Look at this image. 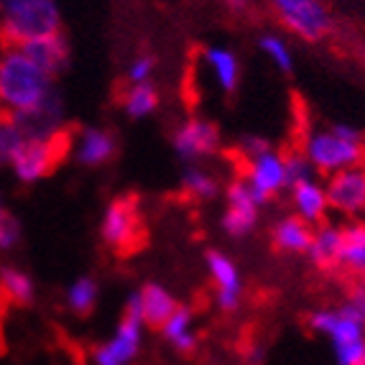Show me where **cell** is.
I'll return each mask as SVG.
<instances>
[{
    "label": "cell",
    "instance_id": "8992f818",
    "mask_svg": "<svg viewBox=\"0 0 365 365\" xmlns=\"http://www.w3.org/2000/svg\"><path fill=\"white\" fill-rule=\"evenodd\" d=\"M74 146V128L61 125L46 138H29L19 156L13 158V171L24 184H34L38 179L51 177L64 161Z\"/></svg>",
    "mask_w": 365,
    "mask_h": 365
},
{
    "label": "cell",
    "instance_id": "d590c367",
    "mask_svg": "<svg viewBox=\"0 0 365 365\" xmlns=\"http://www.w3.org/2000/svg\"><path fill=\"white\" fill-rule=\"evenodd\" d=\"M0 210H3V200H0Z\"/></svg>",
    "mask_w": 365,
    "mask_h": 365
},
{
    "label": "cell",
    "instance_id": "2e32d148",
    "mask_svg": "<svg viewBox=\"0 0 365 365\" xmlns=\"http://www.w3.org/2000/svg\"><path fill=\"white\" fill-rule=\"evenodd\" d=\"M292 202L294 210L302 220H307L309 225H324L329 212V200L322 184H317L314 179L304 184H297L292 189Z\"/></svg>",
    "mask_w": 365,
    "mask_h": 365
},
{
    "label": "cell",
    "instance_id": "ba28073f",
    "mask_svg": "<svg viewBox=\"0 0 365 365\" xmlns=\"http://www.w3.org/2000/svg\"><path fill=\"white\" fill-rule=\"evenodd\" d=\"M140 322H143V302L140 292L130 294L123 309L120 324L113 340L103 342L92 350V363L95 365H128L138 355L140 347Z\"/></svg>",
    "mask_w": 365,
    "mask_h": 365
},
{
    "label": "cell",
    "instance_id": "d4e9b609",
    "mask_svg": "<svg viewBox=\"0 0 365 365\" xmlns=\"http://www.w3.org/2000/svg\"><path fill=\"white\" fill-rule=\"evenodd\" d=\"M281 158H284V171H287V187L294 189L297 184H304V182H312L314 179L317 171L312 169L309 158L307 153L302 151V146H287L281 148Z\"/></svg>",
    "mask_w": 365,
    "mask_h": 365
},
{
    "label": "cell",
    "instance_id": "ffe728a7",
    "mask_svg": "<svg viewBox=\"0 0 365 365\" xmlns=\"http://www.w3.org/2000/svg\"><path fill=\"white\" fill-rule=\"evenodd\" d=\"M161 335L166 342L174 345V350L182 355H192L197 350V335L192 332V309L184 304L177 307V312L166 319L161 327Z\"/></svg>",
    "mask_w": 365,
    "mask_h": 365
},
{
    "label": "cell",
    "instance_id": "8fae6325",
    "mask_svg": "<svg viewBox=\"0 0 365 365\" xmlns=\"http://www.w3.org/2000/svg\"><path fill=\"white\" fill-rule=\"evenodd\" d=\"M205 261H207V271L212 276L215 292H217L215 294L217 307L222 312H235L240 307V294H243V284H240L235 263L222 250H207Z\"/></svg>",
    "mask_w": 365,
    "mask_h": 365
},
{
    "label": "cell",
    "instance_id": "f1b7e54d",
    "mask_svg": "<svg viewBox=\"0 0 365 365\" xmlns=\"http://www.w3.org/2000/svg\"><path fill=\"white\" fill-rule=\"evenodd\" d=\"M261 49L268 54V59L274 61L276 67L281 69L284 74H292L294 69V56H292V49H289V43L284 41V38L274 36V34H266V36H261Z\"/></svg>",
    "mask_w": 365,
    "mask_h": 365
},
{
    "label": "cell",
    "instance_id": "836d02e7",
    "mask_svg": "<svg viewBox=\"0 0 365 365\" xmlns=\"http://www.w3.org/2000/svg\"><path fill=\"white\" fill-rule=\"evenodd\" d=\"M6 299H3V294H0V353L6 350V337H3V322H6Z\"/></svg>",
    "mask_w": 365,
    "mask_h": 365
},
{
    "label": "cell",
    "instance_id": "30bf717a",
    "mask_svg": "<svg viewBox=\"0 0 365 365\" xmlns=\"http://www.w3.org/2000/svg\"><path fill=\"white\" fill-rule=\"evenodd\" d=\"M220 143H222V138H220L217 123L200 120V118L187 120L174 135V148H177L182 161H197V158L212 156V153L220 151Z\"/></svg>",
    "mask_w": 365,
    "mask_h": 365
},
{
    "label": "cell",
    "instance_id": "83f0119b",
    "mask_svg": "<svg viewBox=\"0 0 365 365\" xmlns=\"http://www.w3.org/2000/svg\"><path fill=\"white\" fill-rule=\"evenodd\" d=\"M220 225H222V230H225L230 237H243L258 225V212L256 210L227 207L225 215H222V220H220Z\"/></svg>",
    "mask_w": 365,
    "mask_h": 365
},
{
    "label": "cell",
    "instance_id": "9c48e42d",
    "mask_svg": "<svg viewBox=\"0 0 365 365\" xmlns=\"http://www.w3.org/2000/svg\"><path fill=\"white\" fill-rule=\"evenodd\" d=\"M324 192H327L329 210H335L345 217L365 212V164L329 174Z\"/></svg>",
    "mask_w": 365,
    "mask_h": 365
},
{
    "label": "cell",
    "instance_id": "d6986e66",
    "mask_svg": "<svg viewBox=\"0 0 365 365\" xmlns=\"http://www.w3.org/2000/svg\"><path fill=\"white\" fill-rule=\"evenodd\" d=\"M140 302H143V322L151 329H161L174 312H177V299L171 297L164 287L146 284L140 289Z\"/></svg>",
    "mask_w": 365,
    "mask_h": 365
},
{
    "label": "cell",
    "instance_id": "5bb4252c",
    "mask_svg": "<svg viewBox=\"0 0 365 365\" xmlns=\"http://www.w3.org/2000/svg\"><path fill=\"white\" fill-rule=\"evenodd\" d=\"M314 230L307 220H302L299 215H289V217L279 220L271 230V245L276 253L284 256H304L312 245Z\"/></svg>",
    "mask_w": 365,
    "mask_h": 365
},
{
    "label": "cell",
    "instance_id": "9a60e30c",
    "mask_svg": "<svg viewBox=\"0 0 365 365\" xmlns=\"http://www.w3.org/2000/svg\"><path fill=\"white\" fill-rule=\"evenodd\" d=\"M340 250H342V227L337 225H319L312 237V245L307 250L312 266L319 268L322 274H340Z\"/></svg>",
    "mask_w": 365,
    "mask_h": 365
},
{
    "label": "cell",
    "instance_id": "7402d4cb",
    "mask_svg": "<svg viewBox=\"0 0 365 365\" xmlns=\"http://www.w3.org/2000/svg\"><path fill=\"white\" fill-rule=\"evenodd\" d=\"M0 294L13 307H31L34 304V281L19 268L3 266L0 268Z\"/></svg>",
    "mask_w": 365,
    "mask_h": 365
},
{
    "label": "cell",
    "instance_id": "4fadbf2b",
    "mask_svg": "<svg viewBox=\"0 0 365 365\" xmlns=\"http://www.w3.org/2000/svg\"><path fill=\"white\" fill-rule=\"evenodd\" d=\"M19 51H24L38 69L49 74L51 79L59 77L69 69V61H72V46H69V38L64 34H54V36L36 38V41L24 43Z\"/></svg>",
    "mask_w": 365,
    "mask_h": 365
},
{
    "label": "cell",
    "instance_id": "6da1fadb",
    "mask_svg": "<svg viewBox=\"0 0 365 365\" xmlns=\"http://www.w3.org/2000/svg\"><path fill=\"white\" fill-rule=\"evenodd\" d=\"M54 85L24 51L8 49L0 54V108L11 113L36 108L49 98Z\"/></svg>",
    "mask_w": 365,
    "mask_h": 365
},
{
    "label": "cell",
    "instance_id": "5b68a950",
    "mask_svg": "<svg viewBox=\"0 0 365 365\" xmlns=\"http://www.w3.org/2000/svg\"><path fill=\"white\" fill-rule=\"evenodd\" d=\"M307 327L329 337L337 365H363L365 324L345 304L335 307V309L309 312L307 314Z\"/></svg>",
    "mask_w": 365,
    "mask_h": 365
},
{
    "label": "cell",
    "instance_id": "e575fe53",
    "mask_svg": "<svg viewBox=\"0 0 365 365\" xmlns=\"http://www.w3.org/2000/svg\"><path fill=\"white\" fill-rule=\"evenodd\" d=\"M21 3H26V0H0V13L13 11V8H19Z\"/></svg>",
    "mask_w": 365,
    "mask_h": 365
},
{
    "label": "cell",
    "instance_id": "4316f807",
    "mask_svg": "<svg viewBox=\"0 0 365 365\" xmlns=\"http://www.w3.org/2000/svg\"><path fill=\"white\" fill-rule=\"evenodd\" d=\"M182 189L189 200L207 202V200H215V197L220 195V182L215 177H210L207 171L195 169V166H192V169L184 171Z\"/></svg>",
    "mask_w": 365,
    "mask_h": 365
},
{
    "label": "cell",
    "instance_id": "277c9868",
    "mask_svg": "<svg viewBox=\"0 0 365 365\" xmlns=\"http://www.w3.org/2000/svg\"><path fill=\"white\" fill-rule=\"evenodd\" d=\"M103 243L118 258H130L146 248L148 230L146 220L140 212V200L135 195H120L110 202L100 225Z\"/></svg>",
    "mask_w": 365,
    "mask_h": 365
},
{
    "label": "cell",
    "instance_id": "603a6c76",
    "mask_svg": "<svg viewBox=\"0 0 365 365\" xmlns=\"http://www.w3.org/2000/svg\"><path fill=\"white\" fill-rule=\"evenodd\" d=\"M205 61L212 67L217 85L222 87V92L232 95L237 90V79H240V67L232 51L227 49H205Z\"/></svg>",
    "mask_w": 365,
    "mask_h": 365
},
{
    "label": "cell",
    "instance_id": "f546056e",
    "mask_svg": "<svg viewBox=\"0 0 365 365\" xmlns=\"http://www.w3.org/2000/svg\"><path fill=\"white\" fill-rule=\"evenodd\" d=\"M342 304L358 317L360 322L365 324V276H355V279H347L345 289V302Z\"/></svg>",
    "mask_w": 365,
    "mask_h": 365
},
{
    "label": "cell",
    "instance_id": "4dcf8cb0",
    "mask_svg": "<svg viewBox=\"0 0 365 365\" xmlns=\"http://www.w3.org/2000/svg\"><path fill=\"white\" fill-rule=\"evenodd\" d=\"M19 240H21V222L3 207L0 210V250L19 245Z\"/></svg>",
    "mask_w": 365,
    "mask_h": 365
},
{
    "label": "cell",
    "instance_id": "7c38bea8",
    "mask_svg": "<svg viewBox=\"0 0 365 365\" xmlns=\"http://www.w3.org/2000/svg\"><path fill=\"white\" fill-rule=\"evenodd\" d=\"M13 120L19 123V128L26 133V138H46L54 130H59L64 125V103L61 95L56 90H51V95L43 103H38L36 108L24 110V113H13Z\"/></svg>",
    "mask_w": 365,
    "mask_h": 365
},
{
    "label": "cell",
    "instance_id": "7a4b0ae2",
    "mask_svg": "<svg viewBox=\"0 0 365 365\" xmlns=\"http://www.w3.org/2000/svg\"><path fill=\"white\" fill-rule=\"evenodd\" d=\"M312 169L322 177L365 164V135L353 125L335 123L327 130H309L302 143Z\"/></svg>",
    "mask_w": 365,
    "mask_h": 365
},
{
    "label": "cell",
    "instance_id": "cb8c5ba5",
    "mask_svg": "<svg viewBox=\"0 0 365 365\" xmlns=\"http://www.w3.org/2000/svg\"><path fill=\"white\" fill-rule=\"evenodd\" d=\"M26 133L19 128V123L13 120L11 110L0 108V166H11L13 158L19 156V151L26 143Z\"/></svg>",
    "mask_w": 365,
    "mask_h": 365
},
{
    "label": "cell",
    "instance_id": "ac0fdd59",
    "mask_svg": "<svg viewBox=\"0 0 365 365\" xmlns=\"http://www.w3.org/2000/svg\"><path fill=\"white\" fill-rule=\"evenodd\" d=\"M79 143V161L85 166H103L118 153V138L105 128H87Z\"/></svg>",
    "mask_w": 365,
    "mask_h": 365
},
{
    "label": "cell",
    "instance_id": "1f68e13d",
    "mask_svg": "<svg viewBox=\"0 0 365 365\" xmlns=\"http://www.w3.org/2000/svg\"><path fill=\"white\" fill-rule=\"evenodd\" d=\"M153 67H156V61H153V56H138V59L133 61L128 67V74H125V79H128V85H138V82H148L153 74Z\"/></svg>",
    "mask_w": 365,
    "mask_h": 365
},
{
    "label": "cell",
    "instance_id": "3957f363",
    "mask_svg": "<svg viewBox=\"0 0 365 365\" xmlns=\"http://www.w3.org/2000/svg\"><path fill=\"white\" fill-rule=\"evenodd\" d=\"M61 31V13L54 0H26L19 8L3 13L0 21V49H21L36 38L54 36Z\"/></svg>",
    "mask_w": 365,
    "mask_h": 365
},
{
    "label": "cell",
    "instance_id": "44dd1931",
    "mask_svg": "<svg viewBox=\"0 0 365 365\" xmlns=\"http://www.w3.org/2000/svg\"><path fill=\"white\" fill-rule=\"evenodd\" d=\"M120 108L125 115L138 120V118L151 115L158 108V90L151 82H138V85H123L120 87Z\"/></svg>",
    "mask_w": 365,
    "mask_h": 365
},
{
    "label": "cell",
    "instance_id": "d6a6232c",
    "mask_svg": "<svg viewBox=\"0 0 365 365\" xmlns=\"http://www.w3.org/2000/svg\"><path fill=\"white\" fill-rule=\"evenodd\" d=\"M250 3H253V0H225L227 11L235 13V16H243V13H248Z\"/></svg>",
    "mask_w": 365,
    "mask_h": 365
},
{
    "label": "cell",
    "instance_id": "52a82bcc",
    "mask_svg": "<svg viewBox=\"0 0 365 365\" xmlns=\"http://www.w3.org/2000/svg\"><path fill=\"white\" fill-rule=\"evenodd\" d=\"M268 6L281 26L302 41L319 43L335 29L332 11L324 0H268Z\"/></svg>",
    "mask_w": 365,
    "mask_h": 365
},
{
    "label": "cell",
    "instance_id": "484cf974",
    "mask_svg": "<svg viewBox=\"0 0 365 365\" xmlns=\"http://www.w3.org/2000/svg\"><path fill=\"white\" fill-rule=\"evenodd\" d=\"M67 304L72 309V314L77 317H90L98 304V281L92 276H82L69 287L67 292Z\"/></svg>",
    "mask_w": 365,
    "mask_h": 365
},
{
    "label": "cell",
    "instance_id": "e0dca14e",
    "mask_svg": "<svg viewBox=\"0 0 365 365\" xmlns=\"http://www.w3.org/2000/svg\"><path fill=\"white\" fill-rule=\"evenodd\" d=\"M340 274H345V279L365 276V222L355 220L342 227Z\"/></svg>",
    "mask_w": 365,
    "mask_h": 365
}]
</instances>
